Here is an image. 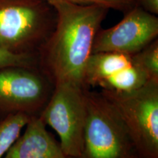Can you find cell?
Returning <instances> with one entry per match:
<instances>
[{"instance_id": "cell-1", "label": "cell", "mask_w": 158, "mask_h": 158, "mask_svg": "<svg viewBox=\"0 0 158 158\" xmlns=\"http://www.w3.org/2000/svg\"><path fill=\"white\" fill-rule=\"evenodd\" d=\"M46 1L56 11V22L37 53L38 69L54 85L70 83L85 88V66L94 37L110 9L63 0Z\"/></svg>"}, {"instance_id": "cell-2", "label": "cell", "mask_w": 158, "mask_h": 158, "mask_svg": "<svg viewBox=\"0 0 158 158\" xmlns=\"http://www.w3.org/2000/svg\"><path fill=\"white\" fill-rule=\"evenodd\" d=\"M56 22L46 0H0V50L37 55Z\"/></svg>"}, {"instance_id": "cell-3", "label": "cell", "mask_w": 158, "mask_h": 158, "mask_svg": "<svg viewBox=\"0 0 158 158\" xmlns=\"http://www.w3.org/2000/svg\"><path fill=\"white\" fill-rule=\"evenodd\" d=\"M115 108L142 158H158V81L125 92L101 90Z\"/></svg>"}, {"instance_id": "cell-4", "label": "cell", "mask_w": 158, "mask_h": 158, "mask_svg": "<svg viewBox=\"0 0 158 158\" xmlns=\"http://www.w3.org/2000/svg\"><path fill=\"white\" fill-rule=\"evenodd\" d=\"M86 121L81 158H130L135 148L115 108L100 92L84 89Z\"/></svg>"}, {"instance_id": "cell-5", "label": "cell", "mask_w": 158, "mask_h": 158, "mask_svg": "<svg viewBox=\"0 0 158 158\" xmlns=\"http://www.w3.org/2000/svg\"><path fill=\"white\" fill-rule=\"evenodd\" d=\"M70 83L54 85L50 99L40 114L43 122L54 129L67 157H81L84 146L86 109L84 89Z\"/></svg>"}, {"instance_id": "cell-6", "label": "cell", "mask_w": 158, "mask_h": 158, "mask_svg": "<svg viewBox=\"0 0 158 158\" xmlns=\"http://www.w3.org/2000/svg\"><path fill=\"white\" fill-rule=\"evenodd\" d=\"M54 89L52 81L37 68L0 69V120L18 114L40 116Z\"/></svg>"}, {"instance_id": "cell-7", "label": "cell", "mask_w": 158, "mask_h": 158, "mask_svg": "<svg viewBox=\"0 0 158 158\" xmlns=\"http://www.w3.org/2000/svg\"><path fill=\"white\" fill-rule=\"evenodd\" d=\"M157 17L135 5L124 13L117 24L99 29L94 37L92 54L116 52L133 55L157 39Z\"/></svg>"}, {"instance_id": "cell-8", "label": "cell", "mask_w": 158, "mask_h": 158, "mask_svg": "<svg viewBox=\"0 0 158 158\" xmlns=\"http://www.w3.org/2000/svg\"><path fill=\"white\" fill-rule=\"evenodd\" d=\"M134 64L132 55L116 52L91 54L84 73V86L90 89L125 92L135 90L149 81Z\"/></svg>"}, {"instance_id": "cell-9", "label": "cell", "mask_w": 158, "mask_h": 158, "mask_svg": "<svg viewBox=\"0 0 158 158\" xmlns=\"http://www.w3.org/2000/svg\"><path fill=\"white\" fill-rule=\"evenodd\" d=\"M3 158H68L40 116H31Z\"/></svg>"}, {"instance_id": "cell-10", "label": "cell", "mask_w": 158, "mask_h": 158, "mask_svg": "<svg viewBox=\"0 0 158 158\" xmlns=\"http://www.w3.org/2000/svg\"><path fill=\"white\" fill-rule=\"evenodd\" d=\"M31 116L18 114L0 120V158H3L21 135Z\"/></svg>"}, {"instance_id": "cell-11", "label": "cell", "mask_w": 158, "mask_h": 158, "mask_svg": "<svg viewBox=\"0 0 158 158\" xmlns=\"http://www.w3.org/2000/svg\"><path fill=\"white\" fill-rule=\"evenodd\" d=\"M134 64L149 80L158 81V40L156 39L136 54L132 55Z\"/></svg>"}, {"instance_id": "cell-12", "label": "cell", "mask_w": 158, "mask_h": 158, "mask_svg": "<svg viewBox=\"0 0 158 158\" xmlns=\"http://www.w3.org/2000/svg\"><path fill=\"white\" fill-rule=\"evenodd\" d=\"M8 67L38 68L37 54H16L0 50V69Z\"/></svg>"}, {"instance_id": "cell-13", "label": "cell", "mask_w": 158, "mask_h": 158, "mask_svg": "<svg viewBox=\"0 0 158 158\" xmlns=\"http://www.w3.org/2000/svg\"><path fill=\"white\" fill-rule=\"evenodd\" d=\"M80 5H99L108 7V9L127 12L136 4L133 0H63Z\"/></svg>"}, {"instance_id": "cell-14", "label": "cell", "mask_w": 158, "mask_h": 158, "mask_svg": "<svg viewBox=\"0 0 158 158\" xmlns=\"http://www.w3.org/2000/svg\"><path fill=\"white\" fill-rule=\"evenodd\" d=\"M135 4L152 14L158 13V0H133Z\"/></svg>"}, {"instance_id": "cell-15", "label": "cell", "mask_w": 158, "mask_h": 158, "mask_svg": "<svg viewBox=\"0 0 158 158\" xmlns=\"http://www.w3.org/2000/svg\"><path fill=\"white\" fill-rule=\"evenodd\" d=\"M130 158H142V157H140V156L138 155L137 153L135 152V153H133V155H132L131 156H130Z\"/></svg>"}, {"instance_id": "cell-16", "label": "cell", "mask_w": 158, "mask_h": 158, "mask_svg": "<svg viewBox=\"0 0 158 158\" xmlns=\"http://www.w3.org/2000/svg\"><path fill=\"white\" fill-rule=\"evenodd\" d=\"M68 158H81V157H68Z\"/></svg>"}]
</instances>
